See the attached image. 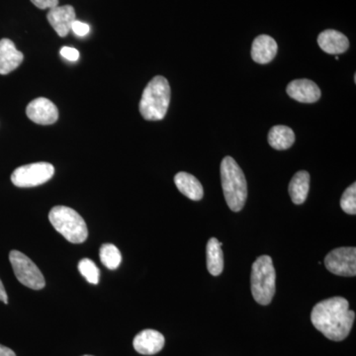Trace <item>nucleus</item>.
<instances>
[{
  "mask_svg": "<svg viewBox=\"0 0 356 356\" xmlns=\"http://www.w3.org/2000/svg\"><path fill=\"white\" fill-rule=\"evenodd\" d=\"M355 320V312L350 310L348 300L343 297L321 301L311 313L314 327L334 341H341L348 337Z\"/></svg>",
  "mask_w": 356,
  "mask_h": 356,
  "instance_id": "obj_1",
  "label": "nucleus"
},
{
  "mask_svg": "<svg viewBox=\"0 0 356 356\" xmlns=\"http://www.w3.org/2000/svg\"><path fill=\"white\" fill-rule=\"evenodd\" d=\"M221 180L225 199L229 209L240 212L248 198V184L242 168L231 156L222 159L221 163Z\"/></svg>",
  "mask_w": 356,
  "mask_h": 356,
  "instance_id": "obj_2",
  "label": "nucleus"
},
{
  "mask_svg": "<svg viewBox=\"0 0 356 356\" xmlns=\"http://www.w3.org/2000/svg\"><path fill=\"white\" fill-rule=\"evenodd\" d=\"M170 102V86L165 77L154 76L143 91L140 113L147 121L165 118Z\"/></svg>",
  "mask_w": 356,
  "mask_h": 356,
  "instance_id": "obj_3",
  "label": "nucleus"
},
{
  "mask_svg": "<svg viewBox=\"0 0 356 356\" xmlns=\"http://www.w3.org/2000/svg\"><path fill=\"white\" fill-rule=\"evenodd\" d=\"M275 269L269 255L257 257L252 266L250 284L252 296L261 305H268L275 294Z\"/></svg>",
  "mask_w": 356,
  "mask_h": 356,
  "instance_id": "obj_4",
  "label": "nucleus"
},
{
  "mask_svg": "<svg viewBox=\"0 0 356 356\" xmlns=\"http://www.w3.org/2000/svg\"><path fill=\"white\" fill-rule=\"evenodd\" d=\"M51 226L72 243H81L88 238V229L83 218L65 206H56L49 213Z\"/></svg>",
  "mask_w": 356,
  "mask_h": 356,
  "instance_id": "obj_5",
  "label": "nucleus"
},
{
  "mask_svg": "<svg viewBox=\"0 0 356 356\" xmlns=\"http://www.w3.org/2000/svg\"><path fill=\"white\" fill-rule=\"evenodd\" d=\"M9 261L20 283L33 290L43 289L46 285L43 274L27 255L18 250H13L9 254Z\"/></svg>",
  "mask_w": 356,
  "mask_h": 356,
  "instance_id": "obj_6",
  "label": "nucleus"
},
{
  "mask_svg": "<svg viewBox=\"0 0 356 356\" xmlns=\"http://www.w3.org/2000/svg\"><path fill=\"white\" fill-rule=\"evenodd\" d=\"M55 168L49 163H35L20 166L14 170L11 181L21 188L38 186L53 177Z\"/></svg>",
  "mask_w": 356,
  "mask_h": 356,
  "instance_id": "obj_7",
  "label": "nucleus"
},
{
  "mask_svg": "<svg viewBox=\"0 0 356 356\" xmlns=\"http://www.w3.org/2000/svg\"><path fill=\"white\" fill-rule=\"evenodd\" d=\"M325 267L330 273L339 276H355L356 248H339L332 250L325 259Z\"/></svg>",
  "mask_w": 356,
  "mask_h": 356,
  "instance_id": "obj_8",
  "label": "nucleus"
},
{
  "mask_svg": "<svg viewBox=\"0 0 356 356\" xmlns=\"http://www.w3.org/2000/svg\"><path fill=\"white\" fill-rule=\"evenodd\" d=\"M26 114L30 120L40 125H51L58 118L57 106L47 98L39 97L29 103Z\"/></svg>",
  "mask_w": 356,
  "mask_h": 356,
  "instance_id": "obj_9",
  "label": "nucleus"
},
{
  "mask_svg": "<svg viewBox=\"0 0 356 356\" xmlns=\"http://www.w3.org/2000/svg\"><path fill=\"white\" fill-rule=\"evenodd\" d=\"M287 95L301 103L317 102L322 95L317 84L310 79H296L287 86Z\"/></svg>",
  "mask_w": 356,
  "mask_h": 356,
  "instance_id": "obj_10",
  "label": "nucleus"
},
{
  "mask_svg": "<svg viewBox=\"0 0 356 356\" xmlns=\"http://www.w3.org/2000/svg\"><path fill=\"white\" fill-rule=\"evenodd\" d=\"M165 337L154 330H145L135 337L134 348L143 355H154L165 346Z\"/></svg>",
  "mask_w": 356,
  "mask_h": 356,
  "instance_id": "obj_11",
  "label": "nucleus"
},
{
  "mask_svg": "<svg viewBox=\"0 0 356 356\" xmlns=\"http://www.w3.org/2000/svg\"><path fill=\"white\" fill-rule=\"evenodd\" d=\"M47 18L58 36L65 37L72 30V23L76 20V11L70 6L54 7L49 11Z\"/></svg>",
  "mask_w": 356,
  "mask_h": 356,
  "instance_id": "obj_12",
  "label": "nucleus"
},
{
  "mask_svg": "<svg viewBox=\"0 0 356 356\" xmlns=\"http://www.w3.org/2000/svg\"><path fill=\"white\" fill-rule=\"evenodd\" d=\"M24 56L9 39L0 40V74H8L17 69Z\"/></svg>",
  "mask_w": 356,
  "mask_h": 356,
  "instance_id": "obj_13",
  "label": "nucleus"
},
{
  "mask_svg": "<svg viewBox=\"0 0 356 356\" xmlns=\"http://www.w3.org/2000/svg\"><path fill=\"white\" fill-rule=\"evenodd\" d=\"M277 50V43L273 37L268 36V35H259L252 43V60L257 64H268L275 58Z\"/></svg>",
  "mask_w": 356,
  "mask_h": 356,
  "instance_id": "obj_14",
  "label": "nucleus"
},
{
  "mask_svg": "<svg viewBox=\"0 0 356 356\" xmlns=\"http://www.w3.org/2000/svg\"><path fill=\"white\" fill-rule=\"evenodd\" d=\"M318 44L325 53L339 55L350 48V41L343 33L336 30H325L318 37Z\"/></svg>",
  "mask_w": 356,
  "mask_h": 356,
  "instance_id": "obj_15",
  "label": "nucleus"
},
{
  "mask_svg": "<svg viewBox=\"0 0 356 356\" xmlns=\"http://www.w3.org/2000/svg\"><path fill=\"white\" fill-rule=\"evenodd\" d=\"M175 184L178 191L191 200L199 201L203 198L204 191L200 181L187 172H178L175 177Z\"/></svg>",
  "mask_w": 356,
  "mask_h": 356,
  "instance_id": "obj_16",
  "label": "nucleus"
},
{
  "mask_svg": "<svg viewBox=\"0 0 356 356\" xmlns=\"http://www.w3.org/2000/svg\"><path fill=\"white\" fill-rule=\"evenodd\" d=\"M310 189V175L305 170L295 173L288 186L290 197L292 202L296 205H301L305 202Z\"/></svg>",
  "mask_w": 356,
  "mask_h": 356,
  "instance_id": "obj_17",
  "label": "nucleus"
},
{
  "mask_svg": "<svg viewBox=\"0 0 356 356\" xmlns=\"http://www.w3.org/2000/svg\"><path fill=\"white\" fill-rule=\"evenodd\" d=\"M295 134L291 128L284 125L274 126L268 133V143L273 149L284 151L293 146Z\"/></svg>",
  "mask_w": 356,
  "mask_h": 356,
  "instance_id": "obj_18",
  "label": "nucleus"
},
{
  "mask_svg": "<svg viewBox=\"0 0 356 356\" xmlns=\"http://www.w3.org/2000/svg\"><path fill=\"white\" fill-rule=\"evenodd\" d=\"M222 245L216 238H211L207 243V268L213 276L220 275L224 269Z\"/></svg>",
  "mask_w": 356,
  "mask_h": 356,
  "instance_id": "obj_19",
  "label": "nucleus"
},
{
  "mask_svg": "<svg viewBox=\"0 0 356 356\" xmlns=\"http://www.w3.org/2000/svg\"><path fill=\"white\" fill-rule=\"evenodd\" d=\"M100 261L103 266H106L110 270L118 268L121 264L122 255L120 250L112 243H105L100 248Z\"/></svg>",
  "mask_w": 356,
  "mask_h": 356,
  "instance_id": "obj_20",
  "label": "nucleus"
},
{
  "mask_svg": "<svg viewBox=\"0 0 356 356\" xmlns=\"http://www.w3.org/2000/svg\"><path fill=\"white\" fill-rule=\"evenodd\" d=\"M79 270L81 275L91 284H98L99 282V268L95 261L89 259H83L79 261Z\"/></svg>",
  "mask_w": 356,
  "mask_h": 356,
  "instance_id": "obj_21",
  "label": "nucleus"
},
{
  "mask_svg": "<svg viewBox=\"0 0 356 356\" xmlns=\"http://www.w3.org/2000/svg\"><path fill=\"white\" fill-rule=\"evenodd\" d=\"M341 207L346 214H356V184L350 185L343 192L341 198Z\"/></svg>",
  "mask_w": 356,
  "mask_h": 356,
  "instance_id": "obj_22",
  "label": "nucleus"
},
{
  "mask_svg": "<svg viewBox=\"0 0 356 356\" xmlns=\"http://www.w3.org/2000/svg\"><path fill=\"white\" fill-rule=\"evenodd\" d=\"M79 37H84L90 31V27L86 23L81 22V21L76 20L72 25V30Z\"/></svg>",
  "mask_w": 356,
  "mask_h": 356,
  "instance_id": "obj_23",
  "label": "nucleus"
},
{
  "mask_svg": "<svg viewBox=\"0 0 356 356\" xmlns=\"http://www.w3.org/2000/svg\"><path fill=\"white\" fill-rule=\"evenodd\" d=\"M60 53L63 58L70 62H76L79 58V51L76 49L70 48V47H63Z\"/></svg>",
  "mask_w": 356,
  "mask_h": 356,
  "instance_id": "obj_24",
  "label": "nucleus"
},
{
  "mask_svg": "<svg viewBox=\"0 0 356 356\" xmlns=\"http://www.w3.org/2000/svg\"><path fill=\"white\" fill-rule=\"evenodd\" d=\"M31 2L40 9H51L58 6V0H31Z\"/></svg>",
  "mask_w": 356,
  "mask_h": 356,
  "instance_id": "obj_25",
  "label": "nucleus"
},
{
  "mask_svg": "<svg viewBox=\"0 0 356 356\" xmlns=\"http://www.w3.org/2000/svg\"><path fill=\"white\" fill-rule=\"evenodd\" d=\"M0 301L3 303L8 304V297H7V293L6 288L3 286V283L0 280Z\"/></svg>",
  "mask_w": 356,
  "mask_h": 356,
  "instance_id": "obj_26",
  "label": "nucleus"
},
{
  "mask_svg": "<svg viewBox=\"0 0 356 356\" xmlns=\"http://www.w3.org/2000/svg\"><path fill=\"white\" fill-rule=\"evenodd\" d=\"M0 356H16V355L10 348L0 344Z\"/></svg>",
  "mask_w": 356,
  "mask_h": 356,
  "instance_id": "obj_27",
  "label": "nucleus"
},
{
  "mask_svg": "<svg viewBox=\"0 0 356 356\" xmlns=\"http://www.w3.org/2000/svg\"><path fill=\"white\" fill-rule=\"evenodd\" d=\"M83 356H92V355H83Z\"/></svg>",
  "mask_w": 356,
  "mask_h": 356,
  "instance_id": "obj_28",
  "label": "nucleus"
}]
</instances>
